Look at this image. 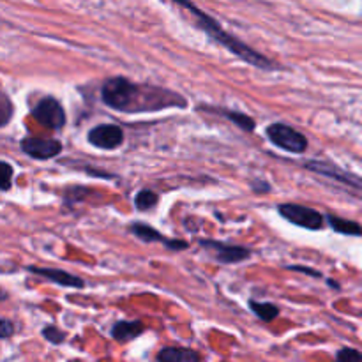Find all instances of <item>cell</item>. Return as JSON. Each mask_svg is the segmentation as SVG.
Masks as SVG:
<instances>
[{
  "label": "cell",
  "instance_id": "14",
  "mask_svg": "<svg viewBox=\"0 0 362 362\" xmlns=\"http://www.w3.org/2000/svg\"><path fill=\"white\" fill-rule=\"evenodd\" d=\"M131 232L134 233V235L138 237V239L145 240V243H165V237L161 235V233L158 232V230H154L152 226L145 225V223H133L131 225Z\"/></svg>",
  "mask_w": 362,
  "mask_h": 362
},
{
  "label": "cell",
  "instance_id": "11",
  "mask_svg": "<svg viewBox=\"0 0 362 362\" xmlns=\"http://www.w3.org/2000/svg\"><path fill=\"white\" fill-rule=\"evenodd\" d=\"M159 362H200V356L191 349H177L170 346L159 352Z\"/></svg>",
  "mask_w": 362,
  "mask_h": 362
},
{
  "label": "cell",
  "instance_id": "7",
  "mask_svg": "<svg viewBox=\"0 0 362 362\" xmlns=\"http://www.w3.org/2000/svg\"><path fill=\"white\" fill-rule=\"evenodd\" d=\"M21 151L34 159H52L62 152V144L49 138H25L21 140Z\"/></svg>",
  "mask_w": 362,
  "mask_h": 362
},
{
  "label": "cell",
  "instance_id": "8",
  "mask_svg": "<svg viewBox=\"0 0 362 362\" xmlns=\"http://www.w3.org/2000/svg\"><path fill=\"white\" fill-rule=\"evenodd\" d=\"M200 244L204 247H209V250H214L216 258H218L221 264H235V262H243L251 257V251L247 250V247L226 246V244L212 243V240H202Z\"/></svg>",
  "mask_w": 362,
  "mask_h": 362
},
{
  "label": "cell",
  "instance_id": "15",
  "mask_svg": "<svg viewBox=\"0 0 362 362\" xmlns=\"http://www.w3.org/2000/svg\"><path fill=\"white\" fill-rule=\"evenodd\" d=\"M250 308H251V311H253V313L264 322L274 320V318L279 315L278 306H274V304H271V303H257V300H251Z\"/></svg>",
  "mask_w": 362,
  "mask_h": 362
},
{
  "label": "cell",
  "instance_id": "22",
  "mask_svg": "<svg viewBox=\"0 0 362 362\" xmlns=\"http://www.w3.org/2000/svg\"><path fill=\"white\" fill-rule=\"evenodd\" d=\"M163 244H165L166 247H170V250H173V251H182V250H186V247H187L186 240H179V239H166Z\"/></svg>",
  "mask_w": 362,
  "mask_h": 362
},
{
  "label": "cell",
  "instance_id": "10",
  "mask_svg": "<svg viewBox=\"0 0 362 362\" xmlns=\"http://www.w3.org/2000/svg\"><path fill=\"white\" fill-rule=\"evenodd\" d=\"M28 271L34 272V274L42 276V278L49 279V281L57 283L60 286H69V288H83L85 281L78 276L69 274V272H64L60 269H39V267H28Z\"/></svg>",
  "mask_w": 362,
  "mask_h": 362
},
{
  "label": "cell",
  "instance_id": "5",
  "mask_svg": "<svg viewBox=\"0 0 362 362\" xmlns=\"http://www.w3.org/2000/svg\"><path fill=\"white\" fill-rule=\"evenodd\" d=\"M34 119L39 124L49 129H60L66 124V113H64L62 105L55 98H45L35 105L32 112Z\"/></svg>",
  "mask_w": 362,
  "mask_h": 362
},
{
  "label": "cell",
  "instance_id": "4",
  "mask_svg": "<svg viewBox=\"0 0 362 362\" xmlns=\"http://www.w3.org/2000/svg\"><path fill=\"white\" fill-rule=\"evenodd\" d=\"M278 211L286 221L293 223V225L300 226V228L320 230L324 226V216L318 211H315V209H308L297 204H283L279 205Z\"/></svg>",
  "mask_w": 362,
  "mask_h": 362
},
{
  "label": "cell",
  "instance_id": "16",
  "mask_svg": "<svg viewBox=\"0 0 362 362\" xmlns=\"http://www.w3.org/2000/svg\"><path fill=\"white\" fill-rule=\"evenodd\" d=\"M156 204H158V194L151 189H141L140 193L136 194V198H134V205H136V209H140V211H148V209L154 207Z\"/></svg>",
  "mask_w": 362,
  "mask_h": 362
},
{
  "label": "cell",
  "instance_id": "24",
  "mask_svg": "<svg viewBox=\"0 0 362 362\" xmlns=\"http://www.w3.org/2000/svg\"><path fill=\"white\" fill-rule=\"evenodd\" d=\"M288 269H293V271H297V272H304V274H311V276H315V278H320V272L313 271V269L300 267V265H292V267H288Z\"/></svg>",
  "mask_w": 362,
  "mask_h": 362
},
{
  "label": "cell",
  "instance_id": "19",
  "mask_svg": "<svg viewBox=\"0 0 362 362\" xmlns=\"http://www.w3.org/2000/svg\"><path fill=\"white\" fill-rule=\"evenodd\" d=\"M11 115H13V106H11V101L2 94V92H0V126L9 122Z\"/></svg>",
  "mask_w": 362,
  "mask_h": 362
},
{
  "label": "cell",
  "instance_id": "13",
  "mask_svg": "<svg viewBox=\"0 0 362 362\" xmlns=\"http://www.w3.org/2000/svg\"><path fill=\"white\" fill-rule=\"evenodd\" d=\"M327 221L332 230H336L339 233H345V235H361L362 233L359 223L350 221V219L338 218V216H327Z\"/></svg>",
  "mask_w": 362,
  "mask_h": 362
},
{
  "label": "cell",
  "instance_id": "23",
  "mask_svg": "<svg viewBox=\"0 0 362 362\" xmlns=\"http://www.w3.org/2000/svg\"><path fill=\"white\" fill-rule=\"evenodd\" d=\"M13 332H14V327L11 322L0 320V338H9Z\"/></svg>",
  "mask_w": 362,
  "mask_h": 362
},
{
  "label": "cell",
  "instance_id": "21",
  "mask_svg": "<svg viewBox=\"0 0 362 362\" xmlns=\"http://www.w3.org/2000/svg\"><path fill=\"white\" fill-rule=\"evenodd\" d=\"M42 336H45V338L52 343H62L64 338H66V334H64L62 331H59L57 327H45Z\"/></svg>",
  "mask_w": 362,
  "mask_h": 362
},
{
  "label": "cell",
  "instance_id": "9",
  "mask_svg": "<svg viewBox=\"0 0 362 362\" xmlns=\"http://www.w3.org/2000/svg\"><path fill=\"white\" fill-rule=\"evenodd\" d=\"M306 166H308V170H311V172H317V173H320V175L336 179L338 182L349 184V186H354V187H357V189H362V179L352 175V173L343 172V170L338 168V166L329 165V163H322V161H311V163H308Z\"/></svg>",
  "mask_w": 362,
  "mask_h": 362
},
{
  "label": "cell",
  "instance_id": "1",
  "mask_svg": "<svg viewBox=\"0 0 362 362\" xmlns=\"http://www.w3.org/2000/svg\"><path fill=\"white\" fill-rule=\"evenodd\" d=\"M175 2L179 4L182 9H186L187 13H189L191 16L197 20L198 27L204 28V30L207 32L212 39H216L219 45L225 46L228 52H232L233 55L239 57L240 60H244V62L251 64V66H255V67H260V69H272V67H274V64H272L267 57H264L262 53L255 52L253 48H250L247 45H244L240 39L233 37V35H230L228 32L223 30L221 25H219L214 18H211L209 14H205L204 11L198 9L193 2H189V0H175Z\"/></svg>",
  "mask_w": 362,
  "mask_h": 362
},
{
  "label": "cell",
  "instance_id": "12",
  "mask_svg": "<svg viewBox=\"0 0 362 362\" xmlns=\"http://www.w3.org/2000/svg\"><path fill=\"white\" fill-rule=\"evenodd\" d=\"M144 332V324L141 322H119L115 327L112 329V336L117 341H131L136 338L138 334Z\"/></svg>",
  "mask_w": 362,
  "mask_h": 362
},
{
  "label": "cell",
  "instance_id": "6",
  "mask_svg": "<svg viewBox=\"0 0 362 362\" xmlns=\"http://www.w3.org/2000/svg\"><path fill=\"white\" fill-rule=\"evenodd\" d=\"M88 141L98 148L112 151V148H117L122 145L124 133L119 126H115V124H103V126L90 129V133H88Z\"/></svg>",
  "mask_w": 362,
  "mask_h": 362
},
{
  "label": "cell",
  "instance_id": "3",
  "mask_svg": "<svg viewBox=\"0 0 362 362\" xmlns=\"http://www.w3.org/2000/svg\"><path fill=\"white\" fill-rule=\"evenodd\" d=\"M267 136L272 144L278 145L283 151L292 152V154H300L308 148V138L297 129H293V127L286 126V124H271L267 127Z\"/></svg>",
  "mask_w": 362,
  "mask_h": 362
},
{
  "label": "cell",
  "instance_id": "20",
  "mask_svg": "<svg viewBox=\"0 0 362 362\" xmlns=\"http://www.w3.org/2000/svg\"><path fill=\"white\" fill-rule=\"evenodd\" d=\"M336 362H362V354L354 349H341L336 356Z\"/></svg>",
  "mask_w": 362,
  "mask_h": 362
},
{
  "label": "cell",
  "instance_id": "17",
  "mask_svg": "<svg viewBox=\"0 0 362 362\" xmlns=\"http://www.w3.org/2000/svg\"><path fill=\"white\" fill-rule=\"evenodd\" d=\"M223 115L228 117V119L232 120L233 124H237L240 129H244V131H253L255 129V120L251 119V117L244 115V113H240V112H223Z\"/></svg>",
  "mask_w": 362,
  "mask_h": 362
},
{
  "label": "cell",
  "instance_id": "2",
  "mask_svg": "<svg viewBox=\"0 0 362 362\" xmlns=\"http://www.w3.org/2000/svg\"><path fill=\"white\" fill-rule=\"evenodd\" d=\"M138 94H140V87L124 76L110 78L101 88V98L105 105L119 112H134Z\"/></svg>",
  "mask_w": 362,
  "mask_h": 362
},
{
  "label": "cell",
  "instance_id": "18",
  "mask_svg": "<svg viewBox=\"0 0 362 362\" xmlns=\"http://www.w3.org/2000/svg\"><path fill=\"white\" fill-rule=\"evenodd\" d=\"M13 182V166L6 161H0V189L7 191Z\"/></svg>",
  "mask_w": 362,
  "mask_h": 362
}]
</instances>
